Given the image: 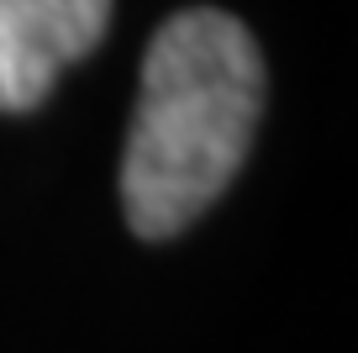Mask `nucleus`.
<instances>
[{
  "label": "nucleus",
  "instance_id": "obj_1",
  "mask_svg": "<svg viewBox=\"0 0 358 353\" xmlns=\"http://www.w3.org/2000/svg\"><path fill=\"white\" fill-rule=\"evenodd\" d=\"M264 111V58L237 16L190 6L143 53L122 153V211L137 237L185 232L243 169Z\"/></svg>",
  "mask_w": 358,
  "mask_h": 353
},
{
  "label": "nucleus",
  "instance_id": "obj_2",
  "mask_svg": "<svg viewBox=\"0 0 358 353\" xmlns=\"http://www.w3.org/2000/svg\"><path fill=\"white\" fill-rule=\"evenodd\" d=\"M106 22L111 0H0V111H32Z\"/></svg>",
  "mask_w": 358,
  "mask_h": 353
}]
</instances>
